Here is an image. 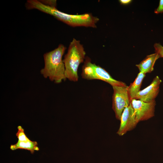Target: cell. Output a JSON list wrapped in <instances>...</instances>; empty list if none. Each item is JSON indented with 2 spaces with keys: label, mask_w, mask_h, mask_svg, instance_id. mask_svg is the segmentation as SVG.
I'll return each instance as SVG.
<instances>
[{
  "label": "cell",
  "mask_w": 163,
  "mask_h": 163,
  "mask_svg": "<svg viewBox=\"0 0 163 163\" xmlns=\"http://www.w3.org/2000/svg\"><path fill=\"white\" fill-rule=\"evenodd\" d=\"M85 59L81 73L83 78L87 80H101L109 83L112 87L126 85L125 83L113 78L104 68L92 63L89 57L85 58Z\"/></svg>",
  "instance_id": "obj_4"
},
{
  "label": "cell",
  "mask_w": 163,
  "mask_h": 163,
  "mask_svg": "<svg viewBox=\"0 0 163 163\" xmlns=\"http://www.w3.org/2000/svg\"><path fill=\"white\" fill-rule=\"evenodd\" d=\"M160 58L157 53L148 55L139 64L136 65L139 72L144 74L151 72L154 69V66L156 61Z\"/></svg>",
  "instance_id": "obj_9"
},
{
  "label": "cell",
  "mask_w": 163,
  "mask_h": 163,
  "mask_svg": "<svg viewBox=\"0 0 163 163\" xmlns=\"http://www.w3.org/2000/svg\"><path fill=\"white\" fill-rule=\"evenodd\" d=\"M66 49L63 44H59L54 50L43 55L44 66L40 73L44 78H48L55 83L59 84L66 78L62 56Z\"/></svg>",
  "instance_id": "obj_2"
},
{
  "label": "cell",
  "mask_w": 163,
  "mask_h": 163,
  "mask_svg": "<svg viewBox=\"0 0 163 163\" xmlns=\"http://www.w3.org/2000/svg\"><path fill=\"white\" fill-rule=\"evenodd\" d=\"M130 103L138 123L141 121L147 120L154 116L156 105L155 100L145 102L133 99L130 100Z\"/></svg>",
  "instance_id": "obj_6"
},
{
  "label": "cell",
  "mask_w": 163,
  "mask_h": 163,
  "mask_svg": "<svg viewBox=\"0 0 163 163\" xmlns=\"http://www.w3.org/2000/svg\"><path fill=\"white\" fill-rule=\"evenodd\" d=\"M145 74L139 72L134 81L128 86V92L130 100L135 99L140 88Z\"/></svg>",
  "instance_id": "obj_11"
},
{
  "label": "cell",
  "mask_w": 163,
  "mask_h": 163,
  "mask_svg": "<svg viewBox=\"0 0 163 163\" xmlns=\"http://www.w3.org/2000/svg\"><path fill=\"white\" fill-rule=\"evenodd\" d=\"M161 82V80L159 77L156 76L149 85L139 92L135 99L145 102L155 100L159 92L160 85Z\"/></svg>",
  "instance_id": "obj_8"
},
{
  "label": "cell",
  "mask_w": 163,
  "mask_h": 163,
  "mask_svg": "<svg viewBox=\"0 0 163 163\" xmlns=\"http://www.w3.org/2000/svg\"><path fill=\"white\" fill-rule=\"evenodd\" d=\"M131 0H120L119 2L120 4L123 5H127L130 3L131 2Z\"/></svg>",
  "instance_id": "obj_16"
},
{
  "label": "cell",
  "mask_w": 163,
  "mask_h": 163,
  "mask_svg": "<svg viewBox=\"0 0 163 163\" xmlns=\"http://www.w3.org/2000/svg\"><path fill=\"white\" fill-rule=\"evenodd\" d=\"M112 87V109L116 119L120 120L123 111L130 104L128 86H116Z\"/></svg>",
  "instance_id": "obj_5"
},
{
  "label": "cell",
  "mask_w": 163,
  "mask_h": 163,
  "mask_svg": "<svg viewBox=\"0 0 163 163\" xmlns=\"http://www.w3.org/2000/svg\"><path fill=\"white\" fill-rule=\"evenodd\" d=\"M120 123L117 133L123 136L127 132L133 129L138 123L131 103L123 111L121 117Z\"/></svg>",
  "instance_id": "obj_7"
},
{
  "label": "cell",
  "mask_w": 163,
  "mask_h": 163,
  "mask_svg": "<svg viewBox=\"0 0 163 163\" xmlns=\"http://www.w3.org/2000/svg\"><path fill=\"white\" fill-rule=\"evenodd\" d=\"M85 55L84 48L80 41L74 38L63 59L66 79L74 82L78 81V69L80 65L84 62Z\"/></svg>",
  "instance_id": "obj_3"
},
{
  "label": "cell",
  "mask_w": 163,
  "mask_h": 163,
  "mask_svg": "<svg viewBox=\"0 0 163 163\" xmlns=\"http://www.w3.org/2000/svg\"><path fill=\"white\" fill-rule=\"evenodd\" d=\"M40 1L43 4L51 7H56V0H43Z\"/></svg>",
  "instance_id": "obj_14"
},
{
  "label": "cell",
  "mask_w": 163,
  "mask_h": 163,
  "mask_svg": "<svg viewBox=\"0 0 163 163\" xmlns=\"http://www.w3.org/2000/svg\"><path fill=\"white\" fill-rule=\"evenodd\" d=\"M26 7L28 9H37L51 15L65 23L73 27L83 26L96 28V24L99 21V18L90 13L69 14L61 11L55 7L46 5L40 1L37 0L27 1Z\"/></svg>",
  "instance_id": "obj_1"
},
{
  "label": "cell",
  "mask_w": 163,
  "mask_h": 163,
  "mask_svg": "<svg viewBox=\"0 0 163 163\" xmlns=\"http://www.w3.org/2000/svg\"><path fill=\"white\" fill-rule=\"evenodd\" d=\"M10 149L12 150L18 149L27 150L29 151L31 154H33L35 151L39 150L37 142L30 139L23 141L18 140L16 144L11 145Z\"/></svg>",
  "instance_id": "obj_10"
},
{
  "label": "cell",
  "mask_w": 163,
  "mask_h": 163,
  "mask_svg": "<svg viewBox=\"0 0 163 163\" xmlns=\"http://www.w3.org/2000/svg\"><path fill=\"white\" fill-rule=\"evenodd\" d=\"M155 52L159 55L160 58L163 57V46L159 43H155L154 45Z\"/></svg>",
  "instance_id": "obj_13"
},
{
  "label": "cell",
  "mask_w": 163,
  "mask_h": 163,
  "mask_svg": "<svg viewBox=\"0 0 163 163\" xmlns=\"http://www.w3.org/2000/svg\"><path fill=\"white\" fill-rule=\"evenodd\" d=\"M18 131L16 133V136L20 141L27 140L29 139L26 135L24 129L21 126L18 127Z\"/></svg>",
  "instance_id": "obj_12"
},
{
  "label": "cell",
  "mask_w": 163,
  "mask_h": 163,
  "mask_svg": "<svg viewBox=\"0 0 163 163\" xmlns=\"http://www.w3.org/2000/svg\"><path fill=\"white\" fill-rule=\"evenodd\" d=\"M156 14L163 13V0H160L158 7L154 11Z\"/></svg>",
  "instance_id": "obj_15"
}]
</instances>
